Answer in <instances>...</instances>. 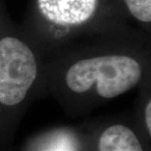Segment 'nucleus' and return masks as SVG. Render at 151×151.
<instances>
[{
	"instance_id": "423d86ee",
	"label": "nucleus",
	"mask_w": 151,
	"mask_h": 151,
	"mask_svg": "<svg viewBox=\"0 0 151 151\" xmlns=\"http://www.w3.org/2000/svg\"><path fill=\"white\" fill-rule=\"evenodd\" d=\"M150 117H151V102L149 101L145 108V123H146V128L148 129L149 134H151V119H150Z\"/></svg>"
},
{
	"instance_id": "39448f33",
	"label": "nucleus",
	"mask_w": 151,
	"mask_h": 151,
	"mask_svg": "<svg viewBox=\"0 0 151 151\" xmlns=\"http://www.w3.org/2000/svg\"><path fill=\"white\" fill-rule=\"evenodd\" d=\"M129 11L140 22L151 21V0H124Z\"/></svg>"
},
{
	"instance_id": "20e7f679",
	"label": "nucleus",
	"mask_w": 151,
	"mask_h": 151,
	"mask_svg": "<svg viewBox=\"0 0 151 151\" xmlns=\"http://www.w3.org/2000/svg\"><path fill=\"white\" fill-rule=\"evenodd\" d=\"M99 151H143L134 132L128 127L114 125L102 132L98 141Z\"/></svg>"
},
{
	"instance_id": "f03ea898",
	"label": "nucleus",
	"mask_w": 151,
	"mask_h": 151,
	"mask_svg": "<svg viewBox=\"0 0 151 151\" xmlns=\"http://www.w3.org/2000/svg\"><path fill=\"white\" fill-rule=\"evenodd\" d=\"M37 76L35 57L28 45L16 37L0 40V103H21Z\"/></svg>"
},
{
	"instance_id": "0eeeda50",
	"label": "nucleus",
	"mask_w": 151,
	"mask_h": 151,
	"mask_svg": "<svg viewBox=\"0 0 151 151\" xmlns=\"http://www.w3.org/2000/svg\"><path fill=\"white\" fill-rule=\"evenodd\" d=\"M53 151H74V150H72L70 143L63 141V143L61 142L59 145H57V148L54 149Z\"/></svg>"
},
{
	"instance_id": "f257e3e1",
	"label": "nucleus",
	"mask_w": 151,
	"mask_h": 151,
	"mask_svg": "<svg viewBox=\"0 0 151 151\" xmlns=\"http://www.w3.org/2000/svg\"><path fill=\"white\" fill-rule=\"evenodd\" d=\"M141 67L137 60L125 55H106L81 60L66 75L72 91L83 93L96 84L98 95L111 99L129 91L139 83Z\"/></svg>"
},
{
	"instance_id": "7ed1b4c3",
	"label": "nucleus",
	"mask_w": 151,
	"mask_h": 151,
	"mask_svg": "<svg viewBox=\"0 0 151 151\" xmlns=\"http://www.w3.org/2000/svg\"><path fill=\"white\" fill-rule=\"evenodd\" d=\"M45 19L57 25H80L92 17L98 0H37Z\"/></svg>"
}]
</instances>
